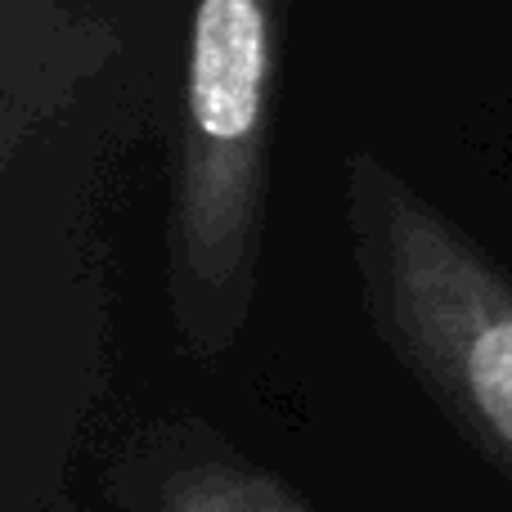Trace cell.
Instances as JSON below:
<instances>
[{
  "label": "cell",
  "instance_id": "7a4b0ae2",
  "mask_svg": "<svg viewBox=\"0 0 512 512\" xmlns=\"http://www.w3.org/2000/svg\"><path fill=\"white\" fill-rule=\"evenodd\" d=\"M342 216L369 328L512 477V274L369 149L342 162Z\"/></svg>",
  "mask_w": 512,
  "mask_h": 512
},
{
  "label": "cell",
  "instance_id": "3957f363",
  "mask_svg": "<svg viewBox=\"0 0 512 512\" xmlns=\"http://www.w3.org/2000/svg\"><path fill=\"white\" fill-rule=\"evenodd\" d=\"M117 54L72 0H0V153L5 162Z\"/></svg>",
  "mask_w": 512,
  "mask_h": 512
},
{
  "label": "cell",
  "instance_id": "6da1fadb",
  "mask_svg": "<svg viewBox=\"0 0 512 512\" xmlns=\"http://www.w3.org/2000/svg\"><path fill=\"white\" fill-rule=\"evenodd\" d=\"M279 81V0H194L167 207V301L189 355H221L256 301Z\"/></svg>",
  "mask_w": 512,
  "mask_h": 512
},
{
  "label": "cell",
  "instance_id": "277c9868",
  "mask_svg": "<svg viewBox=\"0 0 512 512\" xmlns=\"http://www.w3.org/2000/svg\"><path fill=\"white\" fill-rule=\"evenodd\" d=\"M149 512H310L265 468H252L203 427L158 432L135 459Z\"/></svg>",
  "mask_w": 512,
  "mask_h": 512
}]
</instances>
